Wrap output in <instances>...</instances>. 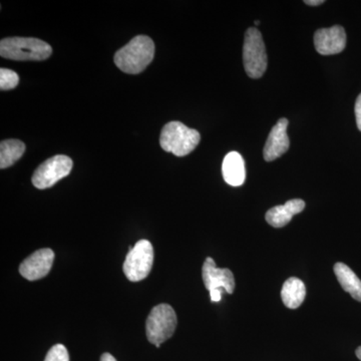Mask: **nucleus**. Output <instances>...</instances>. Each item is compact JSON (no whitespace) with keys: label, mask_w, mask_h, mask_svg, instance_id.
I'll use <instances>...</instances> for the list:
<instances>
[{"label":"nucleus","mask_w":361,"mask_h":361,"mask_svg":"<svg viewBox=\"0 0 361 361\" xmlns=\"http://www.w3.org/2000/svg\"><path fill=\"white\" fill-rule=\"evenodd\" d=\"M155 44L147 35H137L115 54L116 66L130 75L142 73L153 61Z\"/></svg>","instance_id":"1"},{"label":"nucleus","mask_w":361,"mask_h":361,"mask_svg":"<svg viewBox=\"0 0 361 361\" xmlns=\"http://www.w3.org/2000/svg\"><path fill=\"white\" fill-rule=\"evenodd\" d=\"M51 54V45L35 37H7L0 42V56L13 61H44Z\"/></svg>","instance_id":"2"},{"label":"nucleus","mask_w":361,"mask_h":361,"mask_svg":"<svg viewBox=\"0 0 361 361\" xmlns=\"http://www.w3.org/2000/svg\"><path fill=\"white\" fill-rule=\"evenodd\" d=\"M200 140L198 130L190 129L180 122H170L161 130L160 145L164 151L184 157L196 149Z\"/></svg>","instance_id":"3"},{"label":"nucleus","mask_w":361,"mask_h":361,"mask_svg":"<svg viewBox=\"0 0 361 361\" xmlns=\"http://www.w3.org/2000/svg\"><path fill=\"white\" fill-rule=\"evenodd\" d=\"M177 327V315L172 306L159 304L152 310L146 322L147 338L157 348L174 334Z\"/></svg>","instance_id":"4"},{"label":"nucleus","mask_w":361,"mask_h":361,"mask_svg":"<svg viewBox=\"0 0 361 361\" xmlns=\"http://www.w3.org/2000/svg\"><path fill=\"white\" fill-rule=\"evenodd\" d=\"M243 63L246 73L251 78H260L267 70V52L262 35L257 28L250 27L245 33Z\"/></svg>","instance_id":"5"},{"label":"nucleus","mask_w":361,"mask_h":361,"mask_svg":"<svg viewBox=\"0 0 361 361\" xmlns=\"http://www.w3.org/2000/svg\"><path fill=\"white\" fill-rule=\"evenodd\" d=\"M153 263V245L148 240H140L126 257L123 273L130 281H142L149 276Z\"/></svg>","instance_id":"6"},{"label":"nucleus","mask_w":361,"mask_h":361,"mask_svg":"<svg viewBox=\"0 0 361 361\" xmlns=\"http://www.w3.org/2000/svg\"><path fill=\"white\" fill-rule=\"evenodd\" d=\"M73 161L68 156L56 155L44 161L32 176V184L37 189L44 190L70 175Z\"/></svg>","instance_id":"7"},{"label":"nucleus","mask_w":361,"mask_h":361,"mask_svg":"<svg viewBox=\"0 0 361 361\" xmlns=\"http://www.w3.org/2000/svg\"><path fill=\"white\" fill-rule=\"evenodd\" d=\"M54 252L51 249H39L21 263L20 275L30 281L42 279L49 274L54 264Z\"/></svg>","instance_id":"8"},{"label":"nucleus","mask_w":361,"mask_h":361,"mask_svg":"<svg viewBox=\"0 0 361 361\" xmlns=\"http://www.w3.org/2000/svg\"><path fill=\"white\" fill-rule=\"evenodd\" d=\"M315 49L322 56H332L346 47V33L341 25L318 30L314 35Z\"/></svg>","instance_id":"9"},{"label":"nucleus","mask_w":361,"mask_h":361,"mask_svg":"<svg viewBox=\"0 0 361 361\" xmlns=\"http://www.w3.org/2000/svg\"><path fill=\"white\" fill-rule=\"evenodd\" d=\"M204 284L209 291L224 289L232 294L235 289V279L232 271L227 268H218L213 258H206L202 269Z\"/></svg>","instance_id":"10"},{"label":"nucleus","mask_w":361,"mask_h":361,"mask_svg":"<svg viewBox=\"0 0 361 361\" xmlns=\"http://www.w3.org/2000/svg\"><path fill=\"white\" fill-rule=\"evenodd\" d=\"M287 127H288V120L282 118L271 130L267 141H266L264 149H263L265 161L276 160L288 151L290 142H289L288 135H287Z\"/></svg>","instance_id":"11"},{"label":"nucleus","mask_w":361,"mask_h":361,"mask_svg":"<svg viewBox=\"0 0 361 361\" xmlns=\"http://www.w3.org/2000/svg\"><path fill=\"white\" fill-rule=\"evenodd\" d=\"M304 208H305V202L301 199H293L286 202L284 205L270 209L266 213L265 219L272 227L282 228L288 224L294 216L302 212Z\"/></svg>","instance_id":"12"},{"label":"nucleus","mask_w":361,"mask_h":361,"mask_svg":"<svg viewBox=\"0 0 361 361\" xmlns=\"http://www.w3.org/2000/svg\"><path fill=\"white\" fill-rule=\"evenodd\" d=\"M222 174L230 186L239 187L246 179L245 161L237 152L227 154L223 161Z\"/></svg>","instance_id":"13"},{"label":"nucleus","mask_w":361,"mask_h":361,"mask_svg":"<svg viewBox=\"0 0 361 361\" xmlns=\"http://www.w3.org/2000/svg\"><path fill=\"white\" fill-rule=\"evenodd\" d=\"M305 296V285L299 278L291 277L284 282L281 290V298L286 307L296 310L303 303Z\"/></svg>","instance_id":"14"},{"label":"nucleus","mask_w":361,"mask_h":361,"mask_svg":"<svg viewBox=\"0 0 361 361\" xmlns=\"http://www.w3.org/2000/svg\"><path fill=\"white\" fill-rule=\"evenodd\" d=\"M334 273L343 290L361 302V280L355 273L348 265L341 262L334 265Z\"/></svg>","instance_id":"15"},{"label":"nucleus","mask_w":361,"mask_h":361,"mask_svg":"<svg viewBox=\"0 0 361 361\" xmlns=\"http://www.w3.org/2000/svg\"><path fill=\"white\" fill-rule=\"evenodd\" d=\"M25 152V142L20 140H6L0 144V168L11 167Z\"/></svg>","instance_id":"16"},{"label":"nucleus","mask_w":361,"mask_h":361,"mask_svg":"<svg viewBox=\"0 0 361 361\" xmlns=\"http://www.w3.org/2000/svg\"><path fill=\"white\" fill-rule=\"evenodd\" d=\"M18 82H20V77L16 71L8 70V68L0 70V90H13L18 85Z\"/></svg>","instance_id":"17"},{"label":"nucleus","mask_w":361,"mask_h":361,"mask_svg":"<svg viewBox=\"0 0 361 361\" xmlns=\"http://www.w3.org/2000/svg\"><path fill=\"white\" fill-rule=\"evenodd\" d=\"M44 361H70L68 349L63 344H56L49 349Z\"/></svg>","instance_id":"18"},{"label":"nucleus","mask_w":361,"mask_h":361,"mask_svg":"<svg viewBox=\"0 0 361 361\" xmlns=\"http://www.w3.org/2000/svg\"><path fill=\"white\" fill-rule=\"evenodd\" d=\"M355 118L358 130L361 132V94L358 96L355 103Z\"/></svg>","instance_id":"19"},{"label":"nucleus","mask_w":361,"mask_h":361,"mask_svg":"<svg viewBox=\"0 0 361 361\" xmlns=\"http://www.w3.org/2000/svg\"><path fill=\"white\" fill-rule=\"evenodd\" d=\"M223 289H215V290L210 291L211 300L213 302H219L222 299Z\"/></svg>","instance_id":"20"},{"label":"nucleus","mask_w":361,"mask_h":361,"mask_svg":"<svg viewBox=\"0 0 361 361\" xmlns=\"http://www.w3.org/2000/svg\"><path fill=\"white\" fill-rule=\"evenodd\" d=\"M304 4H307V6H317L324 4V1L323 0H305Z\"/></svg>","instance_id":"21"},{"label":"nucleus","mask_w":361,"mask_h":361,"mask_svg":"<svg viewBox=\"0 0 361 361\" xmlns=\"http://www.w3.org/2000/svg\"><path fill=\"white\" fill-rule=\"evenodd\" d=\"M101 361H116V360L113 355H110V353H104V355H102Z\"/></svg>","instance_id":"22"},{"label":"nucleus","mask_w":361,"mask_h":361,"mask_svg":"<svg viewBox=\"0 0 361 361\" xmlns=\"http://www.w3.org/2000/svg\"><path fill=\"white\" fill-rule=\"evenodd\" d=\"M355 353L356 356H357L358 360H361V346L356 349Z\"/></svg>","instance_id":"23"},{"label":"nucleus","mask_w":361,"mask_h":361,"mask_svg":"<svg viewBox=\"0 0 361 361\" xmlns=\"http://www.w3.org/2000/svg\"><path fill=\"white\" fill-rule=\"evenodd\" d=\"M260 25V21L256 20L255 21V25Z\"/></svg>","instance_id":"24"}]
</instances>
